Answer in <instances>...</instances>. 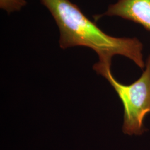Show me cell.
<instances>
[{
    "label": "cell",
    "instance_id": "1",
    "mask_svg": "<svg viewBox=\"0 0 150 150\" xmlns=\"http://www.w3.org/2000/svg\"><path fill=\"white\" fill-rule=\"evenodd\" d=\"M40 1L58 27L61 48L83 46L90 48L97 54V62L104 65L111 66L113 57L120 55L131 60L141 69H145L143 44L139 38L108 35L70 0Z\"/></svg>",
    "mask_w": 150,
    "mask_h": 150
},
{
    "label": "cell",
    "instance_id": "2",
    "mask_svg": "<svg viewBox=\"0 0 150 150\" xmlns=\"http://www.w3.org/2000/svg\"><path fill=\"white\" fill-rule=\"evenodd\" d=\"M111 67L97 62L93 69L107 79L122 101L124 108L123 132L129 135L142 134L145 131L144 119L150 113V55L146 59L142 74L137 80L129 85L116 80Z\"/></svg>",
    "mask_w": 150,
    "mask_h": 150
},
{
    "label": "cell",
    "instance_id": "3",
    "mask_svg": "<svg viewBox=\"0 0 150 150\" xmlns=\"http://www.w3.org/2000/svg\"><path fill=\"white\" fill-rule=\"evenodd\" d=\"M104 16L117 17L139 24L150 32V0H117L96 20Z\"/></svg>",
    "mask_w": 150,
    "mask_h": 150
},
{
    "label": "cell",
    "instance_id": "4",
    "mask_svg": "<svg viewBox=\"0 0 150 150\" xmlns=\"http://www.w3.org/2000/svg\"><path fill=\"white\" fill-rule=\"evenodd\" d=\"M27 4V0H0V8L10 14L21 11Z\"/></svg>",
    "mask_w": 150,
    "mask_h": 150
}]
</instances>
